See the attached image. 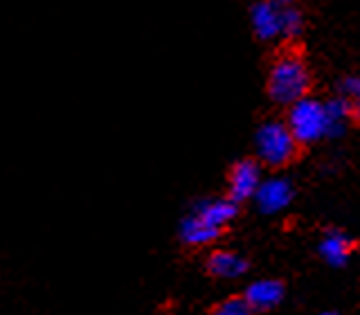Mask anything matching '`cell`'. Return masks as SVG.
Listing matches in <instances>:
<instances>
[{
    "label": "cell",
    "mask_w": 360,
    "mask_h": 315,
    "mask_svg": "<svg viewBox=\"0 0 360 315\" xmlns=\"http://www.w3.org/2000/svg\"><path fill=\"white\" fill-rule=\"evenodd\" d=\"M311 72L307 61L295 50H284L270 65L268 72V95L279 106H290L292 101L309 95Z\"/></svg>",
    "instance_id": "cell-1"
},
{
    "label": "cell",
    "mask_w": 360,
    "mask_h": 315,
    "mask_svg": "<svg viewBox=\"0 0 360 315\" xmlns=\"http://www.w3.org/2000/svg\"><path fill=\"white\" fill-rule=\"evenodd\" d=\"M300 144L292 138L286 122L268 120L255 133V151L259 162L270 169H281L297 158Z\"/></svg>",
    "instance_id": "cell-2"
},
{
    "label": "cell",
    "mask_w": 360,
    "mask_h": 315,
    "mask_svg": "<svg viewBox=\"0 0 360 315\" xmlns=\"http://www.w3.org/2000/svg\"><path fill=\"white\" fill-rule=\"evenodd\" d=\"M286 124L297 144H315L324 138H329V115H326L324 101L315 99L311 95H304L302 99L292 101L288 106Z\"/></svg>",
    "instance_id": "cell-3"
},
{
    "label": "cell",
    "mask_w": 360,
    "mask_h": 315,
    "mask_svg": "<svg viewBox=\"0 0 360 315\" xmlns=\"http://www.w3.org/2000/svg\"><path fill=\"white\" fill-rule=\"evenodd\" d=\"M262 165L252 158H245V160H239L228 176V196L234 202H243L250 200L255 196V191L262 183Z\"/></svg>",
    "instance_id": "cell-4"
},
{
    "label": "cell",
    "mask_w": 360,
    "mask_h": 315,
    "mask_svg": "<svg viewBox=\"0 0 360 315\" xmlns=\"http://www.w3.org/2000/svg\"><path fill=\"white\" fill-rule=\"evenodd\" d=\"M281 5L284 0H257L250 7L252 32L259 41L281 39Z\"/></svg>",
    "instance_id": "cell-5"
},
{
    "label": "cell",
    "mask_w": 360,
    "mask_h": 315,
    "mask_svg": "<svg viewBox=\"0 0 360 315\" xmlns=\"http://www.w3.org/2000/svg\"><path fill=\"white\" fill-rule=\"evenodd\" d=\"M292 194H295V189H292L290 180L275 176V178L262 180L252 198L257 202V207L264 214H277V212H281L284 207L290 205Z\"/></svg>",
    "instance_id": "cell-6"
},
{
    "label": "cell",
    "mask_w": 360,
    "mask_h": 315,
    "mask_svg": "<svg viewBox=\"0 0 360 315\" xmlns=\"http://www.w3.org/2000/svg\"><path fill=\"white\" fill-rule=\"evenodd\" d=\"M200 221H205L207 225L217 230H225L234 221V217L239 214V202H234L230 196L225 198H205L194 205L191 210Z\"/></svg>",
    "instance_id": "cell-7"
},
{
    "label": "cell",
    "mask_w": 360,
    "mask_h": 315,
    "mask_svg": "<svg viewBox=\"0 0 360 315\" xmlns=\"http://www.w3.org/2000/svg\"><path fill=\"white\" fill-rule=\"evenodd\" d=\"M243 297L250 304L252 313L270 311L279 307V302L284 300V284L279 279H257L245 288Z\"/></svg>",
    "instance_id": "cell-8"
},
{
    "label": "cell",
    "mask_w": 360,
    "mask_h": 315,
    "mask_svg": "<svg viewBox=\"0 0 360 315\" xmlns=\"http://www.w3.org/2000/svg\"><path fill=\"white\" fill-rule=\"evenodd\" d=\"M223 232L212 228L205 221H200L194 212H189L187 217L180 221V228H178V236L180 241L189 248H202V245H210L219 239Z\"/></svg>",
    "instance_id": "cell-9"
},
{
    "label": "cell",
    "mask_w": 360,
    "mask_h": 315,
    "mask_svg": "<svg viewBox=\"0 0 360 315\" xmlns=\"http://www.w3.org/2000/svg\"><path fill=\"white\" fill-rule=\"evenodd\" d=\"M352 252H354V241L349 239V234L340 230H329L324 234V239L320 241V257L333 268L347 266Z\"/></svg>",
    "instance_id": "cell-10"
},
{
    "label": "cell",
    "mask_w": 360,
    "mask_h": 315,
    "mask_svg": "<svg viewBox=\"0 0 360 315\" xmlns=\"http://www.w3.org/2000/svg\"><path fill=\"white\" fill-rule=\"evenodd\" d=\"M205 266H207V273L219 279H236L245 275V270H248L245 259L232 250H214L207 257Z\"/></svg>",
    "instance_id": "cell-11"
},
{
    "label": "cell",
    "mask_w": 360,
    "mask_h": 315,
    "mask_svg": "<svg viewBox=\"0 0 360 315\" xmlns=\"http://www.w3.org/2000/svg\"><path fill=\"white\" fill-rule=\"evenodd\" d=\"M324 106H326V115H329V122H331L329 138H338V135L345 133V127H347L349 117L354 115L352 104H349V99L345 95H335L331 99H326Z\"/></svg>",
    "instance_id": "cell-12"
},
{
    "label": "cell",
    "mask_w": 360,
    "mask_h": 315,
    "mask_svg": "<svg viewBox=\"0 0 360 315\" xmlns=\"http://www.w3.org/2000/svg\"><path fill=\"white\" fill-rule=\"evenodd\" d=\"M302 30H304L302 11L292 3H284L281 5V39H295L302 34Z\"/></svg>",
    "instance_id": "cell-13"
},
{
    "label": "cell",
    "mask_w": 360,
    "mask_h": 315,
    "mask_svg": "<svg viewBox=\"0 0 360 315\" xmlns=\"http://www.w3.org/2000/svg\"><path fill=\"white\" fill-rule=\"evenodd\" d=\"M338 90H340V95L349 99L354 115L360 117V77H345L340 86H338Z\"/></svg>",
    "instance_id": "cell-14"
},
{
    "label": "cell",
    "mask_w": 360,
    "mask_h": 315,
    "mask_svg": "<svg viewBox=\"0 0 360 315\" xmlns=\"http://www.w3.org/2000/svg\"><path fill=\"white\" fill-rule=\"evenodd\" d=\"M214 313L217 315H248V313H252L250 309V304L245 302V297H228V300H223L219 307H214Z\"/></svg>",
    "instance_id": "cell-15"
},
{
    "label": "cell",
    "mask_w": 360,
    "mask_h": 315,
    "mask_svg": "<svg viewBox=\"0 0 360 315\" xmlns=\"http://www.w3.org/2000/svg\"><path fill=\"white\" fill-rule=\"evenodd\" d=\"M284 3H288V0H284Z\"/></svg>",
    "instance_id": "cell-16"
}]
</instances>
